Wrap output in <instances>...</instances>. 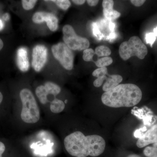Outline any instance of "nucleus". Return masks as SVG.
Listing matches in <instances>:
<instances>
[{
    "instance_id": "obj_1",
    "label": "nucleus",
    "mask_w": 157,
    "mask_h": 157,
    "mask_svg": "<svg viewBox=\"0 0 157 157\" xmlns=\"http://www.w3.org/2000/svg\"><path fill=\"white\" fill-rule=\"evenodd\" d=\"M65 148L71 155L75 157H97L103 153L105 140L98 135L85 136L80 132H73L65 137Z\"/></svg>"
},
{
    "instance_id": "obj_2",
    "label": "nucleus",
    "mask_w": 157,
    "mask_h": 157,
    "mask_svg": "<svg viewBox=\"0 0 157 157\" xmlns=\"http://www.w3.org/2000/svg\"><path fill=\"white\" fill-rule=\"evenodd\" d=\"M142 93L140 88L131 83L119 84L103 94L101 100L108 107L118 108L131 107L141 101Z\"/></svg>"
},
{
    "instance_id": "obj_3",
    "label": "nucleus",
    "mask_w": 157,
    "mask_h": 157,
    "mask_svg": "<svg viewBox=\"0 0 157 157\" xmlns=\"http://www.w3.org/2000/svg\"><path fill=\"white\" fill-rule=\"evenodd\" d=\"M20 97L22 104L21 120L26 123L37 122L40 119V111L33 93L28 89H23L20 93Z\"/></svg>"
},
{
    "instance_id": "obj_4",
    "label": "nucleus",
    "mask_w": 157,
    "mask_h": 157,
    "mask_svg": "<svg viewBox=\"0 0 157 157\" xmlns=\"http://www.w3.org/2000/svg\"><path fill=\"white\" fill-rule=\"evenodd\" d=\"M147 52L146 45L139 37L136 36L131 37L128 41L122 42L119 49L120 56L125 61L133 56L143 59Z\"/></svg>"
},
{
    "instance_id": "obj_5",
    "label": "nucleus",
    "mask_w": 157,
    "mask_h": 157,
    "mask_svg": "<svg viewBox=\"0 0 157 157\" xmlns=\"http://www.w3.org/2000/svg\"><path fill=\"white\" fill-rule=\"evenodd\" d=\"M64 41L71 50H84L88 48L90 42L87 39L76 35L72 26L67 25L63 29Z\"/></svg>"
},
{
    "instance_id": "obj_6",
    "label": "nucleus",
    "mask_w": 157,
    "mask_h": 157,
    "mask_svg": "<svg viewBox=\"0 0 157 157\" xmlns=\"http://www.w3.org/2000/svg\"><path fill=\"white\" fill-rule=\"evenodd\" d=\"M54 57L66 70H71L73 67L74 55L72 50L65 43L60 42L52 47Z\"/></svg>"
},
{
    "instance_id": "obj_7",
    "label": "nucleus",
    "mask_w": 157,
    "mask_h": 157,
    "mask_svg": "<svg viewBox=\"0 0 157 157\" xmlns=\"http://www.w3.org/2000/svg\"><path fill=\"white\" fill-rule=\"evenodd\" d=\"M48 51L44 45L35 46L33 51L32 67L36 72H39L45 66L47 61Z\"/></svg>"
},
{
    "instance_id": "obj_8",
    "label": "nucleus",
    "mask_w": 157,
    "mask_h": 157,
    "mask_svg": "<svg viewBox=\"0 0 157 157\" xmlns=\"http://www.w3.org/2000/svg\"><path fill=\"white\" fill-rule=\"evenodd\" d=\"M33 21L35 23L40 24L46 21L48 28L55 32L58 27V19L56 16L51 13L45 12H37L33 17Z\"/></svg>"
},
{
    "instance_id": "obj_9",
    "label": "nucleus",
    "mask_w": 157,
    "mask_h": 157,
    "mask_svg": "<svg viewBox=\"0 0 157 157\" xmlns=\"http://www.w3.org/2000/svg\"><path fill=\"white\" fill-rule=\"evenodd\" d=\"M157 142V124H156L144 132L143 135L137 140L136 144L139 148H142L151 144Z\"/></svg>"
},
{
    "instance_id": "obj_10",
    "label": "nucleus",
    "mask_w": 157,
    "mask_h": 157,
    "mask_svg": "<svg viewBox=\"0 0 157 157\" xmlns=\"http://www.w3.org/2000/svg\"><path fill=\"white\" fill-rule=\"evenodd\" d=\"M16 62L17 67L21 71L25 72L29 70V63L26 48L21 47L18 48L17 52Z\"/></svg>"
},
{
    "instance_id": "obj_11",
    "label": "nucleus",
    "mask_w": 157,
    "mask_h": 157,
    "mask_svg": "<svg viewBox=\"0 0 157 157\" xmlns=\"http://www.w3.org/2000/svg\"><path fill=\"white\" fill-rule=\"evenodd\" d=\"M113 5L114 2L113 0H104L103 1V13L106 19L112 20L117 19L120 17L121 13L113 10Z\"/></svg>"
},
{
    "instance_id": "obj_12",
    "label": "nucleus",
    "mask_w": 157,
    "mask_h": 157,
    "mask_svg": "<svg viewBox=\"0 0 157 157\" xmlns=\"http://www.w3.org/2000/svg\"><path fill=\"white\" fill-rule=\"evenodd\" d=\"M106 82L103 86V90L105 92L108 91L116 87L123 80V78L119 75H108L106 76Z\"/></svg>"
},
{
    "instance_id": "obj_13",
    "label": "nucleus",
    "mask_w": 157,
    "mask_h": 157,
    "mask_svg": "<svg viewBox=\"0 0 157 157\" xmlns=\"http://www.w3.org/2000/svg\"><path fill=\"white\" fill-rule=\"evenodd\" d=\"M108 74L106 67L100 68L93 72V76L98 78L94 81V85L96 87H99L103 84L106 75Z\"/></svg>"
},
{
    "instance_id": "obj_14",
    "label": "nucleus",
    "mask_w": 157,
    "mask_h": 157,
    "mask_svg": "<svg viewBox=\"0 0 157 157\" xmlns=\"http://www.w3.org/2000/svg\"><path fill=\"white\" fill-rule=\"evenodd\" d=\"M65 103L61 100L55 98L50 104V110L53 113H58L64 109Z\"/></svg>"
},
{
    "instance_id": "obj_15",
    "label": "nucleus",
    "mask_w": 157,
    "mask_h": 157,
    "mask_svg": "<svg viewBox=\"0 0 157 157\" xmlns=\"http://www.w3.org/2000/svg\"><path fill=\"white\" fill-rule=\"evenodd\" d=\"M36 94L42 104H45L48 103V101L47 96L48 95L44 86L41 85L37 87L36 90Z\"/></svg>"
},
{
    "instance_id": "obj_16",
    "label": "nucleus",
    "mask_w": 157,
    "mask_h": 157,
    "mask_svg": "<svg viewBox=\"0 0 157 157\" xmlns=\"http://www.w3.org/2000/svg\"><path fill=\"white\" fill-rule=\"evenodd\" d=\"M44 86L48 95H53L55 97L60 92V87L53 82H47L45 83Z\"/></svg>"
},
{
    "instance_id": "obj_17",
    "label": "nucleus",
    "mask_w": 157,
    "mask_h": 157,
    "mask_svg": "<svg viewBox=\"0 0 157 157\" xmlns=\"http://www.w3.org/2000/svg\"><path fill=\"white\" fill-rule=\"evenodd\" d=\"M111 53V51L109 47L104 45L98 46L95 50V54L97 55L98 57L109 56Z\"/></svg>"
},
{
    "instance_id": "obj_18",
    "label": "nucleus",
    "mask_w": 157,
    "mask_h": 157,
    "mask_svg": "<svg viewBox=\"0 0 157 157\" xmlns=\"http://www.w3.org/2000/svg\"><path fill=\"white\" fill-rule=\"evenodd\" d=\"M94 63L98 67H106L107 66H109L112 63L113 59L110 57H104L98 59Z\"/></svg>"
},
{
    "instance_id": "obj_19",
    "label": "nucleus",
    "mask_w": 157,
    "mask_h": 157,
    "mask_svg": "<svg viewBox=\"0 0 157 157\" xmlns=\"http://www.w3.org/2000/svg\"><path fill=\"white\" fill-rule=\"evenodd\" d=\"M94 54V51L93 49L91 48H87L83 51L82 58L85 61H93V57Z\"/></svg>"
},
{
    "instance_id": "obj_20",
    "label": "nucleus",
    "mask_w": 157,
    "mask_h": 157,
    "mask_svg": "<svg viewBox=\"0 0 157 157\" xmlns=\"http://www.w3.org/2000/svg\"><path fill=\"white\" fill-rule=\"evenodd\" d=\"M56 4L57 6L59 7L63 10H67L71 6V3L68 0H56V1H52Z\"/></svg>"
},
{
    "instance_id": "obj_21",
    "label": "nucleus",
    "mask_w": 157,
    "mask_h": 157,
    "mask_svg": "<svg viewBox=\"0 0 157 157\" xmlns=\"http://www.w3.org/2000/svg\"><path fill=\"white\" fill-rule=\"evenodd\" d=\"M37 2V1L35 0H22L21 3L24 9L29 10L34 8Z\"/></svg>"
},
{
    "instance_id": "obj_22",
    "label": "nucleus",
    "mask_w": 157,
    "mask_h": 157,
    "mask_svg": "<svg viewBox=\"0 0 157 157\" xmlns=\"http://www.w3.org/2000/svg\"><path fill=\"white\" fill-rule=\"evenodd\" d=\"M144 154L147 157H151L157 155V150L153 147H147L144 150Z\"/></svg>"
},
{
    "instance_id": "obj_23",
    "label": "nucleus",
    "mask_w": 157,
    "mask_h": 157,
    "mask_svg": "<svg viewBox=\"0 0 157 157\" xmlns=\"http://www.w3.org/2000/svg\"><path fill=\"white\" fill-rule=\"evenodd\" d=\"M156 39V36L154 33H149L147 34L146 36V42L148 44H151L152 46L153 44L154 43Z\"/></svg>"
},
{
    "instance_id": "obj_24",
    "label": "nucleus",
    "mask_w": 157,
    "mask_h": 157,
    "mask_svg": "<svg viewBox=\"0 0 157 157\" xmlns=\"http://www.w3.org/2000/svg\"><path fill=\"white\" fill-rule=\"evenodd\" d=\"M146 131V128L145 127H144L143 128L138 129V130H136L135 132L134 135L136 137H138L140 138L142 135H143L144 132Z\"/></svg>"
},
{
    "instance_id": "obj_25",
    "label": "nucleus",
    "mask_w": 157,
    "mask_h": 157,
    "mask_svg": "<svg viewBox=\"0 0 157 157\" xmlns=\"http://www.w3.org/2000/svg\"><path fill=\"white\" fill-rule=\"evenodd\" d=\"M131 3L134 6L136 7H140L145 3V1L144 0H132L131 1Z\"/></svg>"
},
{
    "instance_id": "obj_26",
    "label": "nucleus",
    "mask_w": 157,
    "mask_h": 157,
    "mask_svg": "<svg viewBox=\"0 0 157 157\" xmlns=\"http://www.w3.org/2000/svg\"><path fill=\"white\" fill-rule=\"evenodd\" d=\"M88 4L90 6H95L98 5L99 1L98 0H87Z\"/></svg>"
},
{
    "instance_id": "obj_27",
    "label": "nucleus",
    "mask_w": 157,
    "mask_h": 157,
    "mask_svg": "<svg viewBox=\"0 0 157 157\" xmlns=\"http://www.w3.org/2000/svg\"><path fill=\"white\" fill-rule=\"evenodd\" d=\"M72 2L73 3H75V4H76V5H82L84 4L86 1H85V0H73Z\"/></svg>"
},
{
    "instance_id": "obj_28",
    "label": "nucleus",
    "mask_w": 157,
    "mask_h": 157,
    "mask_svg": "<svg viewBox=\"0 0 157 157\" xmlns=\"http://www.w3.org/2000/svg\"><path fill=\"white\" fill-rule=\"evenodd\" d=\"M3 19L6 21L9 20L10 19V15L8 13H5L4 15H3Z\"/></svg>"
},
{
    "instance_id": "obj_29",
    "label": "nucleus",
    "mask_w": 157,
    "mask_h": 157,
    "mask_svg": "<svg viewBox=\"0 0 157 157\" xmlns=\"http://www.w3.org/2000/svg\"><path fill=\"white\" fill-rule=\"evenodd\" d=\"M4 28V24L2 20L0 19V31L2 30Z\"/></svg>"
},
{
    "instance_id": "obj_30",
    "label": "nucleus",
    "mask_w": 157,
    "mask_h": 157,
    "mask_svg": "<svg viewBox=\"0 0 157 157\" xmlns=\"http://www.w3.org/2000/svg\"><path fill=\"white\" fill-rule=\"evenodd\" d=\"M3 46H4V43H3L2 40L0 38V50H2Z\"/></svg>"
},
{
    "instance_id": "obj_31",
    "label": "nucleus",
    "mask_w": 157,
    "mask_h": 157,
    "mask_svg": "<svg viewBox=\"0 0 157 157\" xmlns=\"http://www.w3.org/2000/svg\"><path fill=\"white\" fill-rule=\"evenodd\" d=\"M127 157H141L137 155H131Z\"/></svg>"
},
{
    "instance_id": "obj_32",
    "label": "nucleus",
    "mask_w": 157,
    "mask_h": 157,
    "mask_svg": "<svg viewBox=\"0 0 157 157\" xmlns=\"http://www.w3.org/2000/svg\"><path fill=\"white\" fill-rule=\"evenodd\" d=\"M154 34H155V36H157V27L154 30Z\"/></svg>"
},
{
    "instance_id": "obj_33",
    "label": "nucleus",
    "mask_w": 157,
    "mask_h": 157,
    "mask_svg": "<svg viewBox=\"0 0 157 157\" xmlns=\"http://www.w3.org/2000/svg\"><path fill=\"white\" fill-rule=\"evenodd\" d=\"M152 147H155V148L157 150V142L154 143Z\"/></svg>"
},
{
    "instance_id": "obj_34",
    "label": "nucleus",
    "mask_w": 157,
    "mask_h": 157,
    "mask_svg": "<svg viewBox=\"0 0 157 157\" xmlns=\"http://www.w3.org/2000/svg\"><path fill=\"white\" fill-rule=\"evenodd\" d=\"M67 100H66V101H65V104H67Z\"/></svg>"
},
{
    "instance_id": "obj_35",
    "label": "nucleus",
    "mask_w": 157,
    "mask_h": 157,
    "mask_svg": "<svg viewBox=\"0 0 157 157\" xmlns=\"http://www.w3.org/2000/svg\"><path fill=\"white\" fill-rule=\"evenodd\" d=\"M151 157H157V155H155Z\"/></svg>"
}]
</instances>
